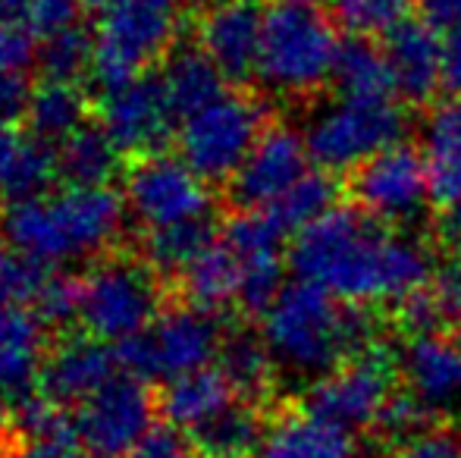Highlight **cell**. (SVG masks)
I'll return each instance as SVG.
<instances>
[{"mask_svg":"<svg viewBox=\"0 0 461 458\" xmlns=\"http://www.w3.org/2000/svg\"><path fill=\"white\" fill-rule=\"evenodd\" d=\"M418 238L342 204L295 236L289 264L298 280L327 289L339 301L389 311L414 289L427 286L439 257Z\"/></svg>","mask_w":461,"mask_h":458,"instance_id":"6da1fadb","label":"cell"},{"mask_svg":"<svg viewBox=\"0 0 461 458\" xmlns=\"http://www.w3.org/2000/svg\"><path fill=\"white\" fill-rule=\"evenodd\" d=\"M389 318L374 308L339 301L314 283H289L261 320V333L274 348L279 367L304 377H327L346 361L383 346Z\"/></svg>","mask_w":461,"mask_h":458,"instance_id":"7a4b0ae2","label":"cell"},{"mask_svg":"<svg viewBox=\"0 0 461 458\" xmlns=\"http://www.w3.org/2000/svg\"><path fill=\"white\" fill-rule=\"evenodd\" d=\"M126 211L113 185H60L48 198L0 211V238L32 264L63 270L69 261H97L120 248Z\"/></svg>","mask_w":461,"mask_h":458,"instance_id":"3957f363","label":"cell"},{"mask_svg":"<svg viewBox=\"0 0 461 458\" xmlns=\"http://www.w3.org/2000/svg\"><path fill=\"white\" fill-rule=\"evenodd\" d=\"M336 22L321 6H302L276 0L264 13L258 82L298 104L321 98L323 85L333 79L336 54L342 38Z\"/></svg>","mask_w":461,"mask_h":458,"instance_id":"277c9868","label":"cell"},{"mask_svg":"<svg viewBox=\"0 0 461 458\" xmlns=\"http://www.w3.org/2000/svg\"><path fill=\"white\" fill-rule=\"evenodd\" d=\"M179 0H126L97 19V48L88 82H95L97 94L129 85L167 60V54L179 44Z\"/></svg>","mask_w":461,"mask_h":458,"instance_id":"5b68a950","label":"cell"},{"mask_svg":"<svg viewBox=\"0 0 461 458\" xmlns=\"http://www.w3.org/2000/svg\"><path fill=\"white\" fill-rule=\"evenodd\" d=\"M173 301L170 286L135 248H116L86 270L82 330L116 346L148 330Z\"/></svg>","mask_w":461,"mask_h":458,"instance_id":"8992f818","label":"cell"},{"mask_svg":"<svg viewBox=\"0 0 461 458\" xmlns=\"http://www.w3.org/2000/svg\"><path fill=\"white\" fill-rule=\"evenodd\" d=\"M274 120V107L261 92L230 88L179 126L176 154L207 185L220 189L236 176Z\"/></svg>","mask_w":461,"mask_h":458,"instance_id":"52a82bcc","label":"cell"},{"mask_svg":"<svg viewBox=\"0 0 461 458\" xmlns=\"http://www.w3.org/2000/svg\"><path fill=\"white\" fill-rule=\"evenodd\" d=\"M230 320L170 301L148 330L113 346L120 371L145 383H167L183 373L211 367Z\"/></svg>","mask_w":461,"mask_h":458,"instance_id":"ba28073f","label":"cell"},{"mask_svg":"<svg viewBox=\"0 0 461 458\" xmlns=\"http://www.w3.org/2000/svg\"><path fill=\"white\" fill-rule=\"evenodd\" d=\"M405 132L408 113L395 101H339L311 120L304 141L317 170L348 176L374 154L402 145Z\"/></svg>","mask_w":461,"mask_h":458,"instance_id":"9c48e42d","label":"cell"},{"mask_svg":"<svg viewBox=\"0 0 461 458\" xmlns=\"http://www.w3.org/2000/svg\"><path fill=\"white\" fill-rule=\"evenodd\" d=\"M122 198L145 229L213 214V185H207L176 151L141 154L122 166Z\"/></svg>","mask_w":461,"mask_h":458,"instance_id":"30bf717a","label":"cell"},{"mask_svg":"<svg viewBox=\"0 0 461 458\" xmlns=\"http://www.w3.org/2000/svg\"><path fill=\"white\" fill-rule=\"evenodd\" d=\"M399 358L386 343L367 348L365 355L346 361L339 371L311 380L298 399L304 411L333 421L346 430H370L386 409V402L402 390Z\"/></svg>","mask_w":461,"mask_h":458,"instance_id":"8fae6325","label":"cell"},{"mask_svg":"<svg viewBox=\"0 0 461 458\" xmlns=\"http://www.w3.org/2000/svg\"><path fill=\"white\" fill-rule=\"evenodd\" d=\"M79 446L95 458H126L160 421L158 386L116 373L73 411Z\"/></svg>","mask_w":461,"mask_h":458,"instance_id":"7c38bea8","label":"cell"},{"mask_svg":"<svg viewBox=\"0 0 461 458\" xmlns=\"http://www.w3.org/2000/svg\"><path fill=\"white\" fill-rule=\"evenodd\" d=\"M342 183H346L348 204L386 227L414 220L430 198L424 154L408 141L374 154L361 166H355Z\"/></svg>","mask_w":461,"mask_h":458,"instance_id":"4fadbf2b","label":"cell"},{"mask_svg":"<svg viewBox=\"0 0 461 458\" xmlns=\"http://www.w3.org/2000/svg\"><path fill=\"white\" fill-rule=\"evenodd\" d=\"M95 120L110 135L122 160L167 151V145L176 141L179 126H183L179 116L173 113L170 98H167L160 69L139 76L116 92L97 94Z\"/></svg>","mask_w":461,"mask_h":458,"instance_id":"5bb4252c","label":"cell"},{"mask_svg":"<svg viewBox=\"0 0 461 458\" xmlns=\"http://www.w3.org/2000/svg\"><path fill=\"white\" fill-rule=\"evenodd\" d=\"M308 141L289 122L274 120L239 173L223 185L230 211H267L308 176Z\"/></svg>","mask_w":461,"mask_h":458,"instance_id":"9a60e30c","label":"cell"},{"mask_svg":"<svg viewBox=\"0 0 461 458\" xmlns=\"http://www.w3.org/2000/svg\"><path fill=\"white\" fill-rule=\"evenodd\" d=\"M120 373V361L110 343L92 333H57L50 339L48 358L41 367L38 392L67 411H76L95 396L101 386Z\"/></svg>","mask_w":461,"mask_h":458,"instance_id":"2e32d148","label":"cell"},{"mask_svg":"<svg viewBox=\"0 0 461 458\" xmlns=\"http://www.w3.org/2000/svg\"><path fill=\"white\" fill-rule=\"evenodd\" d=\"M264 13L267 6L261 0H220L198 16V44L232 88H251L258 82Z\"/></svg>","mask_w":461,"mask_h":458,"instance_id":"e0dca14e","label":"cell"},{"mask_svg":"<svg viewBox=\"0 0 461 458\" xmlns=\"http://www.w3.org/2000/svg\"><path fill=\"white\" fill-rule=\"evenodd\" d=\"M399 358L402 386L430 405L446 411L461 402V337L458 333H433V337L402 339Z\"/></svg>","mask_w":461,"mask_h":458,"instance_id":"ac0fdd59","label":"cell"},{"mask_svg":"<svg viewBox=\"0 0 461 458\" xmlns=\"http://www.w3.org/2000/svg\"><path fill=\"white\" fill-rule=\"evenodd\" d=\"M383 48L395 76V92L411 107L430 111L443 88L446 41H439V31L430 29L424 19H405L383 38Z\"/></svg>","mask_w":461,"mask_h":458,"instance_id":"d6986e66","label":"cell"},{"mask_svg":"<svg viewBox=\"0 0 461 458\" xmlns=\"http://www.w3.org/2000/svg\"><path fill=\"white\" fill-rule=\"evenodd\" d=\"M54 333L25 305L0 308V396L10 409L38 392Z\"/></svg>","mask_w":461,"mask_h":458,"instance_id":"ffe728a7","label":"cell"},{"mask_svg":"<svg viewBox=\"0 0 461 458\" xmlns=\"http://www.w3.org/2000/svg\"><path fill=\"white\" fill-rule=\"evenodd\" d=\"M261 458H355L358 440L352 430L311 415L302 402L274 405Z\"/></svg>","mask_w":461,"mask_h":458,"instance_id":"44dd1931","label":"cell"},{"mask_svg":"<svg viewBox=\"0 0 461 458\" xmlns=\"http://www.w3.org/2000/svg\"><path fill=\"white\" fill-rule=\"evenodd\" d=\"M217 367L226 373L236 396L251 405H267L274 409V392L279 380V361L274 348L267 346L264 333L251 327V320H230L220 343Z\"/></svg>","mask_w":461,"mask_h":458,"instance_id":"7402d4cb","label":"cell"},{"mask_svg":"<svg viewBox=\"0 0 461 458\" xmlns=\"http://www.w3.org/2000/svg\"><path fill=\"white\" fill-rule=\"evenodd\" d=\"M239 289H242V264H239L236 251L223 242V232H220L217 242L207 245L179 274L170 295L179 305L223 318V311H236Z\"/></svg>","mask_w":461,"mask_h":458,"instance_id":"603a6c76","label":"cell"},{"mask_svg":"<svg viewBox=\"0 0 461 458\" xmlns=\"http://www.w3.org/2000/svg\"><path fill=\"white\" fill-rule=\"evenodd\" d=\"M420 154L437 211L461 204V98L437 101L424 116Z\"/></svg>","mask_w":461,"mask_h":458,"instance_id":"cb8c5ba5","label":"cell"},{"mask_svg":"<svg viewBox=\"0 0 461 458\" xmlns=\"http://www.w3.org/2000/svg\"><path fill=\"white\" fill-rule=\"evenodd\" d=\"M236 399L239 396L230 380H226V373L213 364L158 386L160 421L173 424V427L185 430V434H192V430L204 427L217 415H223Z\"/></svg>","mask_w":461,"mask_h":458,"instance_id":"d4e9b609","label":"cell"},{"mask_svg":"<svg viewBox=\"0 0 461 458\" xmlns=\"http://www.w3.org/2000/svg\"><path fill=\"white\" fill-rule=\"evenodd\" d=\"M158 69L179 122L204 111L207 104H213L220 94H226L232 88L198 41H179Z\"/></svg>","mask_w":461,"mask_h":458,"instance_id":"484cf974","label":"cell"},{"mask_svg":"<svg viewBox=\"0 0 461 458\" xmlns=\"http://www.w3.org/2000/svg\"><path fill=\"white\" fill-rule=\"evenodd\" d=\"M220 217L207 214L198 220L176 223V227H164V229H141L139 242L132 245L145 264L173 289V283L179 280V274L207 248L220 238Z\"/></svg>","mask_w":461,"mask_h":458,"instance_id":"4316f807","label":"cell"},{"mask_svg":"<svg viewBox=\"0 0 461 458\" xmlns=\"http://www.w3.org/2000/svg\"><path fill=\"white\" fill-rule=\"evenodd\" d=\"M333 85L342 101H393V94H399L386 48L374 38H342Z\"/></svg>","mask_w":461,"mask_h":458,"instance_id":"83f0119b","label":"cell"},{"mask_svg":"<svg viewBox=\"0 0 461 458\" xmlns=\"http://www.w3.org/2000/svg\"><path fill=\"white\" fill-rule=\"evenodd\" d=\"M95 120V101L82 85L69 82H38L32 94L29 113H25V132L32 139L60 145L73 132H79L86 122Z\"/></svg>","mask_w":461,"mask_h":458,"instance_id":"f1b7e54d","label":"cell"},{"mask_svg":"<svg viewBox=\"0 0 461 458\" xmlns=\"http://www.w3.org/2000/svg\"><path fill=\"white\" fill-rule=\"evenodd\" d=\"M267 427V405H251L236 399L223 415L207 421L204 427L192 430L188 436H192L201 458H251L255 453H261Z\"/></svg>","mask_w":461,"mask_h":458,"instance_id":"f546056e","label":"cell"},{"mask_svg":"<svg viewBox=\"0 0 461 458\" xmlns=\"http://www.w3.org/2000/svg\"><path fill=\"white\" fill-rule=\"evenodd\" d=\"M57 157H60V185H76V189L110 185L126 166L122 154L116 151V145L97 120L86 122L79 132L60 141Z\"/></svg>","mask_w":461,"mask_h":458,"instance_id":"4dcf8cb0","label":"cell"},{"mask_svg":"<svg viewBox=\"0 0 461 458\" xmlns=\"http://www.w3.org/2000/svg\"><path fill=\"white\" fill-rule=\"evenodd\" d=\"M342 198H346V183H339V179L327 170H311L302 183L292 185L274 208H267V211L279 227L285 229V236H289V232L298 236V232L308 229L311 223L323 220V217L333 214L336 208H342L339 204Z\"/></svg>","mask_w":461,"mask_h":458,"instance_id":"1f68e13d","label":"cell"},{"mask_svg":"<svg viewBox=\"0 0 461 458\" xmlns=\"http://www.w3.org/2000/svg\"><path fill=\"white\" fill-rule=\"evenodd\" d=\"M57 189H60V157H57V145L25 135L16 166H13L10 179H6V185H4L0 204L10 208V204L35 202V198H48L50 192H57Z\"/></svg>","mask_w":461,"mask_h":458,"instance_id":"d6a6232c","label":"cell"},{"mask_svg":"<svg viewBox=\"0 0 461 458\" xmlns=\"http://www.w3.org/2000/svg\"><path fill=\"white\" fill-rule=\"evenodd\" d=\"M95 48H97L95 31L88 29L86 22L73 25V29L41 41L35 69L44 82H69V85H82V82H88V76H92Z\"/></svg>","mask_w":461,"mask_h":458,"instance_id":"836d02e7","label":"cell"},{"mask_svg":"<svg viewBox=\"0 0 461 458\" xmlns=\"http://www.w3.org/2000/svg\"><path fill=\"white\" fill-rule=\"evenodd\" d=\"M223 242L236 251L242 267L283 261L285 229L270 217V211H230L223 220Z\"/></svg>","mask_w":461,"mask_h":458,"instance_id":"e575fe53","label":"cell"},{"mask_svg":"<svg viewBox=\"0 0 461 458\" xmlns=\"http://www.w3.org/2000/svg\"><path fill=\"white\" fill-rule=\"evenodd\" d=\"M82 301H86V274L73 270H50L29 301L35 318L50 333H69L73 324H82Z\"/></svg>","mask_w":461,"mask_h":458,"instance_id":"d590c367","label":"cell"},{"mask_svg":"<svg viewBox=\"0 0 461 458\" xmlns=\"http://www.w3.org/2000/svg\"><path fill=\"white\" fill-rule=\"evenodd\" d=\"M414 0H330L336 29L348 38H386L411 13Z\"/></svg>","mask_w":461,"mask_h":458,"instance_id":"8d00e7d4","label":"cell"},{"mask_svg":"<svg viewBox=\"0 0 461 458\" xmlns=\"http://www.w3.org/2000/svg\"><path fill=\"white\" fill-rule=\"evenodd\" d=\"M48 274H50V267L32 264L29 257L13 251L10 245L0 238V308L29 305Z\"/></svg>","mask_w":461,"mask_h":458,"instance_id":"74e56055","label":"cell"},{"mask_svg":"<svg viewBox=\"0 0 461 458\" xmlns=\"http://www.w3.org/2000/svg\"><path fill=\"white\" fill-rule=\"evenodd\" d=\"M82 13H86L82 0H32L25 25L35 31L38 41H48L73 25H82Z\"/></svg>","mask_w":461,"mask_h":458,"instance_id":"f35d334b","label":"cell"},{"mask_svg":"<svg viewBox=\"0 0 461 458\" xmlns=\"http://www.w3.org/2000/svg\"><path fill=\"white\" fill-rule=\"evenodd\" d=\"M38 67V38L23 22H0V76L32 73Z\"/></svg>","mask_w":461,"mask_h":458,"instance_id":"ab89813d","label":"cell"},{"mask_svg":"<svg viewBox=\"0 0 461 458\" xmlns=\"http://www.w3.org/2000/svg\"><path fill=\"white\" fill-rule=\"evenodd\" d=\"M386 458H461V430L439 421L414 440L389 449Z\"/></svg>","mask_w":461,"mask_h":458,"instance_id":"60d3db41","label":"cell"},{"mask_svg":"<svg viewBox=\"0 0 461 458\" xmlns=\"http://www.w3.org/2000/svg\"><path fill=\"white\" fill-rule=\"evenodd\" d=\"M126 458H201V453L194 449L192 436L185 430L173 427L167 421H158Z\"/></svg>","mask_w":461,"mask_h":458,"instance_id":"b9f144b4","label":"cell"},{"mask_svg":"<svg viewBox=\"0 0 461 458\" xmlns=\"http://www.w3.org/2000/svg\"><path fill=\"white\" fill-rule=\"evenodd\" d=\"M32 94H35V76L32 73H6L0 76V120L25 122Z\"/></svg>","mask_w":461,"mask_h":458,"instance_id":"7bdbcfd3","label":"cell"},{"mask_svg":"<svg viewBox=\"0 0 461 458\" xmlns=\"http://www.w3.org/2000/svg\"><path fill=\"white\" fill-rule=\"evenodd\" d=\"M430 238H433V248L443 257L461 261V204L437 211V217L430 223Z\"/></svg>","mask_w":461,"mask_h":458,"instance_id":"ee69618b","label":"cell"},{"mask_svg":"<svg viewBox=\"0 0 461 458\" xmlns=\"http://www.w3.org/2000/svg\"><path fill=\"white\" fill-rule=\"evenodd\" d=\"M418 19H424L437 31H458L461 29V0H414Z\"/></svg>","mask_w":461,"mask_h":458,"instance_id":"f6af8a7d","label":"cell"},{"mask_svg":"<svg viewBox=\"0 0 461 458\" xmlns=\"http://www.w3.org/2000/svg\"><path fill=\"white\" fill-rule=\"evenodd\" d=\"M23 141H25V135L16 129V122L0 120V195H4V185H6V179H10L13 166H16Z\"/></svg>","mask_w":461,"mask_h":458,"instance_id":"bcb514c9","label":"cell"},{"mask_svg":"<svg viewBox=\"0 0 461 458\" xmlns=\"http://www.w3.org/2000/svg\"><path fill=\"white\" fill-rule=\"evenodd\" d=\"M443 88L452 98H461V29L446 38L443 50Z\"/></svg>","mask_w":461,"mask_h":458,"instance_id":"7dc6e473","label":"cell"},{"mask_svg":"<svg viewBox=\"0 0 461 458\" xmlns=\"http://www.w3.org/2000/svg\"><path fill=\"white\" fill-rule=\"evenodd\" d=\"M32 0H0V22H23L29 19Z\"/></svg>","mask_w":461,"mask_h":458,"instance_id":"c3c4849f","label":"cell"},{"mask_svg":"<svg viewBox=\"0 0 461 458\" xmlns=\"http://www.w3.org/2000/svg\"><path fill=\"white\" fill-rule=\"evenodd\" d=\"M29 458H95L82 446H38L29 449Z\"/></svg>","mask_w":461,"mask_h":458,"instance_id":"681fc988","label":"cell"},{"mask_svg":"<svg viewBox=\"0 0 461 458\" xmlns=\"http://www.w3.org/2000/svg\"><path fill=\"white\" fill-rule=\"evenodd\" d=\"M13 440H19L16 427H13V409L4 396H0V449L10 446Z\"/></svg>","mask_w":461,"mask_h":458,"instance_id":"f907efd6","label":"cell"},{"mask_svg":"<svg viewBox=\"0 0 461 458\" xmlns=\"http://www.w3.org/2000/svg\"><path fill=\"white\" fill-rule=\"evenodd\" d=\"M82 4H86L88 13H97V16H104V13L116 10V6L126 4V0H82Z\"/></svg>","mask_w":461,"mask_h":458,"instance_id":"816d5d0a","label":"cell"},{"mask_svg":"<svg viewBox=\"0 0 461 458\" xmlns=\"http://www.w3.org/2000/svg\"><path fill=\"white\" fill-rule=\"evenodd\" d=\"M183 4V10H198V13H207L211 6H217L220 0H179Z\"/></svg>","mask_w":461,"mask_h":458,"instance_id":"f5cc1de1","label":"cell"},{"mask_svg":"<svg viewBox=\"0 0 461 458\" xmlns=\"http://www.w3.org/2000/svg\"><path fill=\"white\" fill-rule=\"evenodd\" d=\"M289 4H302V6H321V4H327V0H289Z\"/></svg>","mask_w":461,"mask_h":458,"instance_id":"db71d44e","label":"cell"},{"mask_svg":"<svg viewBox=\"0 0 461 458\" xmlns=\"http://www.w3.org/2000/svg\"><path fill=\"white\" fill-rule=\"evenodd\" d=\"M458 430H461V424H458Z\"/></svg>","mask_w":461,"mask_h":458,"instance_id":"11a10c76","label":"cell"}]
</instances>
